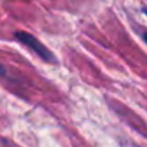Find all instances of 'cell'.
<instances>
[{
  "label": "cell",
  "mask_w": 147,
  "mask_h": 147,
  "mask_svg": "<svg viewBox=\"0 0 147 147\" xmlns=\"http://www.w3.org/2000/svg\"><path fill=\"white\" fill-rule=\"evenodd\" d=\"M5 75H6V69L2 63H0V77H5Z\"/></svg>",
  "instance_id": "cell-2"
},
{
  "label": "cell",
  "mask_w": 147,
  "mask_h": 147,
  "mask_svg": "<svg viewBox=\"0 0 147 147\" xmlns=\"http://www.w3.org/2000/svg\"><path fill=\"white\" fill-rule=\"evenodd\" d=\"M144 40H146V42H147V32H146V33H144Z\"/></svg>",
  "instance_id": "cell-3"
},
{
  "label": "cell",
  "mask_w": 147,
  "mask_h": 147,
  "mask_svg": "<svg viewBox=\"0 0 147 147\" xmlns=\"http://www.w3.org/2000/svg\"><path fill=\"white\" fill-rule=\"evenodd\" d=\"M13 36H15V39L18 40V42H20L23 46H26L28 49H30L33 53H36L40 59H43L45 62H51V63H53L56 59H55V56H53V53L40 42V40H38L33 35H30V33H28V32H23V30H18V32H15L13 33Z\"/></svg>",
  "instance_id": "cell-1"
},
{
  "label": "cell",
  "mask_w": 147,
  "mask_h": 147,
  "mask_svg": "<svg viewBox=\"0 0 147 147\" xmlns=\"http://www.w3.org/2000/svg\"><path fill=\"white\" fill-rule=\"evenodd\" d=\"M144 13H146V15H147V9H144Z\"/></svg>",
  "instance_id": "cell-4"
}]
</instances>
